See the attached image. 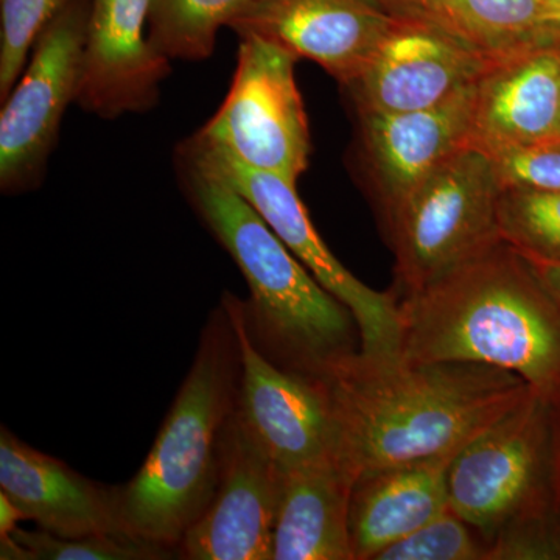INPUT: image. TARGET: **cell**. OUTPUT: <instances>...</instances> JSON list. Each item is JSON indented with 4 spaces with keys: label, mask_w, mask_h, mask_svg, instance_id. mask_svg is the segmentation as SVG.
<instances>
[{
    "label": "cell",
    "mask_w": 560,
    "mask_h": 560,
    "mask_svg": "<svg viewBox=\"0 0 560 560\" xmlns=\"http://www.w3.org/2000/svg\"><path fill=\"white\" fill-rule=\"evenodd\" d=\"M20 521H24L21 512L11 503L5 493L0 492V540L10 539L14 530L18 529Z\"/></svg>",
    "instance_id": "cell-31"
},
{
    "label": "cell",
    "mask_w": 560,
    "mask_h": 560,
    "mask_svg": "<svg viewBox=\"0 0 560 560\" xmlns=\"http://www.w3.org/2000/svg\"><path fill=\"white\" fill-rule=\"evenodd\" d=\"M176 165L191 208L248 283L246 326L261 352L283 370L316 378L359 352L348 305L320 285L260 213L183 143Z\"/></svg>",
    "instance_id": "cell-3"
},
{
    "label": "cell",
    "mask_w": 560,
    "mask_h": 560,
    "mask_svg": "<svg viewBox=\"0 0 560 560\" xmlns=\"http://www.w3.org/2000/svg\"><path fill=\"white\" fill-rule=\"evenodd\" d=\"M560 44L497 57L477 83L469 145L493 154L559 138Z\"/></svg>",
    "instance_id": "cell-17"
},
{
    "label": "cell",
    "mask_w": 560,
    "mask_h": 560,
    "mask_svg": "<svg viewBox=\"0 0 560 560\" xmlns=\"http://www.w3.org/2000/svg\"><path fill=\"white\" fill-rule=\"evenodd\" d=\"M448 22L493 57L537 43L541 0H440Z\"/></svg>",
    "instance_id": "cell-21"
},
{
    "label": "cell",
    "mask_w": 560,
    "mask_h": 560,
    "mask_svg": "<svg viewBox=\"0 0 560 560\" xmlns=\"http://www.w3.org/2000/svg\"><path fill=\"white\" fill-rule=\"evenodd\" d=\"M0 492L24 521L65 539L128 533L120 488L90 480L68 464L0 431Z\"/></svg>",
    "instance_id": "cell-16"
},
{
    "label": "cell",
    "mask_w": 560,
    "mask_h": 560,
    "mask_svg": "<svg viewBox=\"0 0 560 560\" xmlns=\"http://www.w3.org/2000/svg\"><path fill=\"white\" fill-rule=\"evenodd\" d=\"M68 0H0V103L18 83L44 28Z\"/></svg>",
    "instance_id": "cell-24"
},
{
    "label": "cell",
    "mask_w": 560,
    "mask_h": 560,
    "mask_svg": "<svg viewBox=\"0 0 560 560\" xmlns=\"http://www.w3.org/2000/svg\"><path fill=\"white\" fill-rule=\"evenodd\" d=\"M528 259V257H526ZM539 276L541 282L545 283L548 291L552 294L560 305V261L528 259Z\"/></svg>",
    "instance_id": "cell-30"
},
{
    "label": "cell",
    "mask_w": 560,
    "mask_h": 560,
    "mask_svg": "<svg viewBox=\"0 0 560 560\" xmlns=\"http://www.w3.org/2000/svg\"><path fill=\"white\" fill-rule=\"evenodd\" d=\"M556 490L560 508V401L556 405Z\"/></svg>",
    "instance_id": "cell-32"
},
{
    "label": "cell",
    "mask_w": 560,
    "mask_h": 560,
    "mask_svg": "<svg viewBox=\"0 0 560 560\" xmlns=\"http://www.w3.org/2000/svg\"><path fill=\"white\" fill-rule=\"evenodd\" d=\"M241 349L238 411L261 447L285 471L338 459V425L324 378L272 363L250 337L241 298L224 293Z\"/></svg>",
    "instance_id": "cell-10"
},
{
    "label": "cell",
    "mask_w": 560,
    "mask_h": 560,
    "mask_svg": "<svg viewBox=\"0 0 560 560\" xmlns=\"http://www.w3.org/2000/svg\"><path fill=\"white\" fill-rule=\"evenodd\" d=\"M537 43L560 44V7L545 5L537 32Z\"/></svg>",
    "instance_id": "cell-29"
},
{
    "label": "cell",
    "mask_w": 560,
    "mask_h": 560,
    "mask_svg": "<svg viewBox=\"0 0 560 560\" xmlns=\"http://www.w3.org/2000/svg\"><path fill=\"white\" fill-rule=\"evenodd\" d=\"M282 478L235 408L224 431L215 492L179 541L178 559L272 560Z\"/></svg>",
    "instance_id": "cell-12"
},
{
    "label": "cell",
    "mask_w": 560,
    "mask_h": 560,
    "mask_svg": "<svg viewBox=\"0 0 560 560\" xmlns=\"http://www.w3.org/2000/svg\"><path fill=\"white\" fill-rule=\"evenodd\" d=\"M178 558L172 547L135 536L131 533L94 534V536H55L44 529L18 528L13 536L0 540L3 560H167Z\"/></svg>",
    "instance_id": "cell-22"
},
{
    "label": "cell",
    "mask_w": 560,
    "mask_h": 560,
    "mask_svg": "<svg viewBox=\"0 0 560 560\" xmlns=\"http://www.w3.org/2000/svg\"><path fill=\"white\" fill-rule=\"evenodd\" d=\"M503 190L560 191V138L489 154Z\"/></svg>",
    "instance_id": "cell-26"
},
{
    "label": "cell",
    "mask_w": 560,
    "mask_h": 560,
    "mask_svg": "<svg viewBox=\"0 0 560 560\" xmlns=\"http://www.w3.org/2000/svg\"><path fill=\"white\" fill-rule=\"evenodd\" d=\"M394 22L378 0H267L230 28L315 61L346 88L370 65Z\"/></svg>",
    "instance_id": "cell-15"
},
{
    "label": "cell",
    "mask_w": 560,
    "mask_h": 560,
    "mask_svg": "<svg viewBox=\"0 0 560 560\" xmlns=\"http://www.w3.org/2000/svg\"><path fill=\"white\" fill-rule=\"evenodd\" d=\"M488 544L451 508L390 545L375 560H486Z\"/></svg>",
    "instance_id": "cell-25"
},
{
    "label": "cell",
    "mask_w": 560,
    "mask_h": 560,
    "mask_svg": "<svg viewBox=\"0 0 560 560\" xmlns=\"http://www.w3.org/2000/svg\"><path fill=\"white\" fill-rule=\"evenodd\" d=\"M383 9L388 11L396 18H427L444 22V24L453 25L448 22L444 11L440 5V0H378ZM456 31V28H455Z\"/></svg>",
    "instance_id": "cell-28"
},
{
    "label": "cell",
    "mask_w": 560,
    "mask_h": 560,
    "mask_svg": "<svg viewBox=\"0 0 560 560\" xmlns=\"http://www.w3.org/2000/svg\"><path fill=\"white\" fill-rule=\"evenodd\" d=\"M477 83L433 108L357 113V167L382 221L442 162L469 145Z\"/></svg>",
    "instance_id": "cell-13"
},
{
    "label": "cell",
    "mask_w": 560,
    "mask_h": 560,
    "mask_svg": "<svg viewBox=\"0 0 560 560\" xmlns=\"http://www.w3.org/2000/svg\"><path fill=\"white\" fill-rule=\"evenodd\" d=\"M448 506L486 544L512 523L560 514L556 405L530 393L453 456Z\"/></svg>",
    "instance_id": "cell-5"
},
{
    "label": "cell",
    "mask_w": 560,
    "mask_h": 560,
    "mask_svg": "<svg viewBox=\"0 0 560 560\" xmlns=\"http://www.w3.org/2000/svg\"><path fill=\"white\" fill-rule=\"evenodd\" d=\"M486 560H560V514L512 523L488 544Z\"/></svg>",
    "instance_id": "cell-27"
},
{
    "label": "cell",
    "mask_w": 560,
    "mask_h": 560,
    "mask_svg": "<svg viewBox=\"0 0 560 560\" xmlns=\"http://www.w3.org/2000/svg\"><path fill=\"white\" fill-rule=\"evenodd\" d=\"M238 386L237 334L220 302L145 463L120 486L128 533L178 551L184 534L215 492L224 431L237 408Z\"/></svg>",
    "instance_id": "cell-4"
},
{
    "label": "cell",
    "mask_w": 560,
    "mask_h": 560,
    "mask_svg": "<svg viewBox=\"0 0 560 560\" xmlns=\"http://www.w3.org/2000/svg\"><path fill=\"white\" fill-rule=\"evenodd\" d=\"M90 11L91 0H68L40 33L24 72L2 102V194H24L43 183L62 117L79 97Z\"/></svg>",
    "instance_id": "cell-8"
},
{
    "label": "cell",
    "mask_w": 560,
    "mask_h": 560,
    "mask_svg": "<svg viewBox=\"0 0 560 560\" xmlns=\"http://www.w3.org/2000/svg\"><path fill=\"white\" fill-rule=\"evenodd\" d=\"M267 0H151L149 38L168 60H208L217 36Z\"/></svg>",
    "instance_id": "cell-20"
},
{
    "label": "cell",
    "mask_w": 560,
    "mask_h": 560,
    "mask_svg": "<svg viewBox=\"0 0 560 560\" xmlns=\"http://www.w3.org/2000/svg\"><path fill=\"white\" fill-rule=\"evenodd\" d=\"M353 482L337 458L285 471L272 560H355L349 528Z\"/></svg>",
    "instance_id": "cell-19"
},
{
    "label": "cell",
    "mask_w": 560,
    "mask_h": 560,
    "mask_svg": "<svg viewBox=\"0 0 560 560\" xmlns=\"http://www.w3.org/2000/svg\"><path fill=\"white\" fill-rule=\"evenodd\" d=\"M455 455L386 467L357 478L349 514L355 560L377 559L390 545L451 508L447 475Z\"/></svg>",
    "instance_id": "cell-18"
},
{
    "label": "cell",
    "mask_w": 560,
    "mask_h": 560,
    "mask_svg": "<svg viewBox=\"0 0 560 560\" xmlns=\"http://www.w3.org/2000/svg\"><path fill=\"white\" fill-rule=\"evenodd\" d=\"M501 190L489 154L466 145L383 221L396 259L397 300L501 241Z\"/></svg>",
    "instance_id": "cell-6"
},
{
    "label": "cell",
    "mask_w": 560,
    "mask_h": 560,
    "mask_svg": "<svg viewBox=\"0 0 560 560\" xmlns=\"http://www.w3.org/2000/svg\"><path fill=\"white\" fill-rule=\"evenodd\" d=\"M338 425V460L370 471L458 453L533 389L477 363H416L355 352L324 377Z\"/></svg>",
    "instance_id": "cell-1"
},
{
    "label": "cell",
    "mask_w": 560,
    "mask_h": 560,
    "mask_svg": "<svg viewBox=\"0 0 560 560\" xmlns=\"http://www.w3.org/2000/svg\"><path fill=\"white\" fill-rule=\"evenodd\" d=\"M495 58L444 22L396 18L370 65L346 90L357 113L433 108L477 83Z\"/></svg>",
    "instance_id": "cell-11"
},
{
    "label": "cell",
    "mask_w": 560,
    "mask_h": 560,
    "mask_svg": "<svg viewBox=\"0 0 560 560\" xmlns=\"http://www.w3.org/2000/svg\"><path fill=\"white\" fill-rule=\"evenodd\" d=\"M541 2L547 3V5H558V7H560V0H541Z\"/></svg>",
    "instance_id": "cell-33"
},
{
    "label": "cell",
    "mask_w": 560,
    "mask_h": 560,
    "mask_svg": "<svg viewBox=\"0 0 560 560\" xmlns=\"http://www.w3.org/2000/svg\"><path fill=\"white\" fill-rule=\"evenodd\" d=\"M499 228L528 259L560 261V191L501 190Z\"/></svg>",
    "instance_id": "cell-23"
},
{
    "label": "cell",
    "mask_w": 560,
    "mask_h": 560,
    "mask_svg": "<svg viewBox=\"0 0 560 560\" xmlns=\"http://www.w3.org/2000/svg\"><path fill=\"white\" fill-rule=\"evenodd\" d=\"M183 145L219 172L260 213L320 285L348 305L359 326L360 352L371 357L400 355L401 324L396 293H382L364 285L334 256L313 226L296 184L246 167L198 135L184 140Z\"/></svg>",
    "instance_id": "cell-9"
},
{
    "label": "cell",
    "mask_w": 560,
    "mask_h": 560,
    "mask_svg": "<svg viewBox=\"0 0 560 560\" xmlns=\"http://www.w3.org/2000/svg\"><path fill=\"white\" fill-rule=\"evenodd\" d=\"M151 0H91L77 105L113 120L160 103L171 61L149 38Z\"/></svg>",
    "instance_id": "cell-14"
},
{
    "label": "cell",
    "mask_w": 560,
    "mask_h": 560,
    "mask_svg": "<svg viewBox=\"0 0 560 560\" xmlns=\"http://www.w3.org/2000/svg\"><path fill=\"white\" fill-rule=\"evenodd\" d=\"M238 38L230 92L197 135L246 167L298 184L312 153L307 113L294 75L298 58L261 36Z\"/></svg>",
    "instance_id": "cell-7"
},
{
    "label": "cell",
    "mask_w": 560,
    "mask_h": 560,
    "mask_svg": "<svg viewBox=\"0 0 560 560\" xmlns=\"http://www.w3.org/2000/svg\"><path fill=\"white\" fill-rule=\"evenodd\" d=\"M559 138H560V110H559Z\"/></svg>",
    "instance_id": "cell-34"
},
{
    "label": "cell",
    "mask_w": 560,
    "mask_h": 560,
    "mask_svg": "<svg viewBox=\"0 0 560 560\" xmlns=\"http://www.w3.org/2000/svg\"><path fill=\"white\" fill-rule=\"evenodd\" d=\"M399 313L401 359L500 368L559 404L560 305L503 238L399 298Z\"/></svg>",
    "instance_id": "cell-2"
}]
</instances>
